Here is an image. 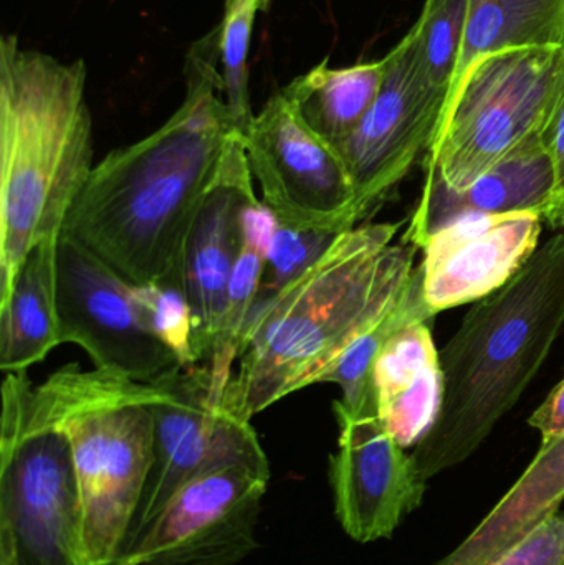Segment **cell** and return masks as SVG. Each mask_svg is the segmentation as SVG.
Instances as JSON below:
<instances>
[{
  "mask_svg": "<svg viewBox=\"0 0 564 565\" xmlns=\"http://www.w3.org/2000/svg\"><path fill=\"white\" fill-rule=\"evenodd\" d=\"M219 40L215 26L189 49L182 105L161 128L96 164L63 224L62 235L129 286L182 275L189 228L238 132L221 98Z\"/></svg>",
  "mask_w": 564,
  "mask_h": 565,
  "instance_id": "1",
  "label": "cell"
},
{
  "mask_svg": "<svg viewBox=\"0 0 564 565\" xmlns=\"http://www.w3.org/2000/svg\"><path fill=\"white\" fill-rule=\"evenodd\" d=\"M403 222L361 224L252 312L222 408L252 422L295 392L323 384L360 335L400 301L419 248L394 245Z\"/></svg>",
  "mask_w": 564,
  "mask_h": 565,
  "instance_id": "2",
  "label": "cell"
},
{
  "mask_svg": "<svg viewBox=\"0 0 564 565\" xmlns=\"http://www.w3.org/2000/svg\"><path fill=\"white\" fill-rule=\"evenodd\" d=\"M564 326V228L503 288L477 301L440 351L444 392L411 451L424 480L472 457L515 407Z\"/></svg>",
  "mask_w": 564,
  "mask_h": 565,
  "instance_id": "3",
  "label": "cell"
},
{
  "mask_svg": "<svg viewBox=\"0 0 564 565\" xmlns=\"http://www.w3.org/2000/svg\"><path fill=\"white\" fill-rule=\"evenodd\" d=\"M83 60L0 39V299L26 255L58 237L93 168Z\"/></svg>",
  "mask_w": 564,
  "mask_h": 565,
  "instance_id": "4",
  "label": "cell"
},
{
  "mask_svg": "<svg viewBox=\"0 0 564 565\" xmlns=\"http://www.w3.org/2000/svg\"><path fill=\"white\" fill-rule=\"evenodd\" d=\"M161 381L68 364L36 385L43 414L72 445L85 565H116L152 465Z\"/></svg>",
  "mask_w": 564,
  "mask_h": 565,
  "instance_id": "5",
  "label": "cell"
},
{
  "mask_svg": "<svg viewBox=\"0 0 564 565\" xmlns=\"http://www.w3.org/2000/svg\"><path fill=\"white\" fill-rule=\"evenodd\" d=\"M0 565H85L72 445L26 372L2 381Z\"/></svg>",
  "mask_w": 564,
  "mask_h": 565,
  "instance_id": "6",
  "label": "cell"
},
{
  "mask_svg": "<svg viewBox=\"0 0 564 565\" xmlns=\"http://www.w3.org/2000/svg\"><path fill=\"white\" fill-rule=\"evenodd\" d=\"M564 82V45L480 60L437 126L424 169L466 189L532 136L545 135Z\"/></svg>",
  "mask_w": 564,
  "mask_h": 565,
  "instance_id": "7",
  "label": "cell"
},
{
  "mask_svg": "<svg viewBox=\"0 0 564 565\" xmlns=\"http://www.w3.org/2000/svg\"><path fill=\"white\" fill-rule=\"evenodd\" d=\"M209 388V369L202 365L162 379L161 394L152 404L151 470L121 557L141 543L169 500L195 478L237 465L270 473L252 422L214 407Z\"/></svg>",
  "mask_w": 564,
  "mask_h": 565,
  "instance_id": "8",
  "label": "cell"
},
{
  "mask_svg": "<svg viewBox=\"0 0 564 565\" xmlns=\"http://www.w3.org/2000/svg\"><path fill=\"white\" fill-rule=\"evenodd\" d=\"M244 142L262 202L278 224L334 235L360 225L343 158L308 126L285 86L255 115Z\"/></svg>",
  "mask_w": 564,
  "mask_h": 565,
  "instance_id": "9",
  "label": "cell"
},
{
  "mask_svg": "<svg viewBox=\"0 0 564 565\" xmlns=\"http://www.w3.org/2000/svg\"><path fill=\"white\" fill-rule=\"evenodd\" d=\"M380 95L357 131L338 148L357 194L358 222L373 215L433 145L447 89L434 79L413 29L386 55Z\"/></svg>",
  "mask_w": 564,
  "mask_h": 565,
  "instance_id": "10",
  "label": "cell"
},
{
  "mask_svg": "<svg viewBox=\"0 0 564 565\" xmlns=\"http://www.w3.org/2000/svg\"><path fill=\"white\" fill-rule=\"evenodd\" d=\"M56 308L62 344L79 345L99 371L152 384L182 369L171 349L141 321L131 286L62 234L56 247Z\"/></svg>",
  "mask_w": 564,
  "mask_h": 565,
  "instance_id": "11",
  "label": "cell"
},
{
  "mask_svg": "<svg viewBox=\"0 0 564 565\" xmlns=\"http://www.w3.org/2000/svg\"><path fill=\"white\" fill-rule=\"evenodd\" d=\"M270 473L228 467L195 478L166 504L118 565H234L257 547Z\"/></svg>",
  "mask_w": 564,
  "mask_h": 565,
  "instance_id": "12",
  "label": "cell"
},
{
  "mask_svg": "<svg viewBox=\"0 0 564 565\" xmlns=\"http://www.w3.org/2000/svg\"><path fill=\"white\" fill-rule=\"evenodd\" d=\"M333 411L340 427L330 458L337 520L357 543L391 540L423 504L427 481L377 415L350 414L338 401Z\"/></svg>",
  "mask_w": 564,
  "mask_h": 565,
  "instance_id": "13",
  "label": "cell"
},
{
  "mask_svg": "<svg viewBox=\"0 0 564 565\" xmlns=\"http://www.w3.org/2000/svg\"><path fill=\"white\" fill-rule=\"evenodd\" d=\"M244 136L234 135L182 248L181 274L188 292L199 362L211 355L228 281L244 248V212L257 201Z\"/></svg>",
  "mask_w": 564,
  "mask_h": 565,
  "instance_id": "14",
  "label": "cell"
},
{
  "mask_svg": "<svg viewBox=\"0 0 564 565\" xmlns=\"http://www.w3.org/2000/svg\"><path fill=\"white\" fill-rule=\"evenodd\" d=\"M539 212L460 218L430 235L424 252V299L434 315L503 288L539 250Z\"/></svg>",
  "mask_w": 564,
  "mask_h": 565,
  "instance_id": "15",
  "label": "cell"
},
{
  "mask_svg": "<svg viewBox=\"0 0 564 565\" xmlns=\"http://www.w3.org/2000/svg\"><path fill=\"white\" fill-rule=\"evenodd\" d=\"M553 185L555 174L543 132L523 141L460 191L447 188L439 172L429 169L403 242L421 248L440 228L477 215L539 212L545 218Z\"/></svg>",
  "mask_w": 564,
  "mask_h": 565,
  "instance_id": "16",
  "label": "cell"
},
{
  "mask_svg": "<svg viewBox=\"0 0 564 565\" xmlns=\"http://www.w3.org/2000/svg\"><path fill=\"white\" fill-rule=\"evenodd\" d=\"M427 322H413L396 332L373 367L377 417L406 450L429 431L443 402L440 352Z\"/></svg>",
  "mask_w": 564,
  "mask_h": 565,
  "instance_id": "17",
  "label": "cell"
},
{
  "mask_svg": "<svg viewBox=\"0 0 564 565\" xmlns=\"http://www.w3.org/2000/svg\"><path fill=\"white\" fill-rule=\"evenodd\" d=\"M563 500L564 435L542 444L539 454L509 493L453 553L436 565L493 563L542 521L558 513Z\"/></svg>",
  "mask_w": 564,
  "mask_h": 565,
  "instance_id": "18",
  "label": "cell"
},
{
  "mask_svg": "<svg viewBox=\"0 0 564 565\" xmlns=\"http://www.w3.org/2000/svg\"><path fill=\"white\" fill-rule=\"evenodd\" d=\"M58 237L46 238L26 255L10 291L0 299L3 374L29 371L62 344L56 308Z\"/></svg>",
  "mask_w": 564,
  "mask_h": 565,
  "instance_id": "19",
  "label": "cell"
},
{
  "mask_svg": "<svg viewBox=\"0 0 564 565\" xmlns=\"http://www.w3.org/2000/svg\"><path fill=\"white\" fill-rule=\"evenodd\" d=\"M563 45L564 0H470L456 73L439 122L480 60L512 50Z\"/></svg>",
  "mask_w": 564,
  "mask_h": 565,
  "instance_id": "20",
  "label": "cell"
},
{
  "mask_svg": "<svg viewBox=\"0 0 564 565\" xmlns=\"http://www.w3.org/2000/svg\"><path fill=\"white\" fill-rule=\"evenodd\" d=\"M386 68V56L344 68H331L324 58L285 88L308 126L338 149L370 111L380 95Z\"/></svg>",
  "mask_w": 564,
  "mask_h": 565,
  "instance_id": "21",
  "label": "cell"
},
{
  "mask_svg": "<svg viewBox=\"0 0 564 565\" xmlns=\"http://www.w3.org/2000/svg\"><path fill=\"white\" fill-rule=\"evenodd\" d=\"M434 316L424 299L423 271L419 267L414 270L396 306L360 335L324 377V382L340 385L343 397L338 402L350 414L377 415L373 392V367L377 355L401 329L413 322L430 321Z\"/></svg>",
  "mask_w": 564,
  "mask_h": 565,
  "instance_id": "22",
  "label": "cell"
},
{
  "mask_svg": "<svg viewBox=\"0 0 564 565\" xmlns=\"http://www.w3.org/2000/svg\"><path fill=\"white\" fill-rule=\"evenodd\" d=\"M265 258H267L265 254L257 248L244 244L235 264L234 274L228 281L227 298L215 329L207 367L209 379H211L209 398L217 408H222L225 391L234 377L232 367L244 349L252 312L260 295Z\"/></svg>",
  "mask_w": 564,
  "mask_h": 565,
  "instance_id": "23",
  "label": "cell"
},
{
  "mask_svg": "<svg viewBox=\"0 0 564 565\" xmlns=\"http://www.w3.org/2000/svg\"><path fill=\"white\" fill-rule=\"evenodd\" d=\"M262 12L260 0H225L221 25L222 96L242 136L254 122L248 89V52L255 17Z\"/></svg>",
  "mask_w": 564,
  "mask_h": 565,
  "instance_id": "24",
  "label": "cell"
},
{
  "mask_svg": "<svg viewBox=\"0 0 564 565\" xmlns=\"http://www.w3.org/2000/svg\"><path fill=\"white\" fill-rule=\"evenodd\" d=\"M132 299L146 328L171 349L184 371L198 367L192 311L182 275L148 286H131Z\"/></svg>",
  "mask_w": 564,
  "mask_h": 565,
  "instance_id": "25",
  "label": "cell"
},
{
  "mask_svg": "<svg viewBox=\"0 0 564 565\" xmlns=\"http://www.w3.org/2000/svg\"><path fill=\"white\" fill-rule=\"evenodd\" d=\"M469 7L470 0H426L416 22L430 73L447 93L456 73Z\"/></svg>",
  "mask_w": 564,
  "mask_h": 565,
  "instance_id": "26",
  "label": "cell"
},
{
  "mask_svg": "<svg viewBox=\"0 0 564 565\" xmlns=\"http://www.w3.org/2000/svg\"><path fill=\"white\" fill-rule=\"evenodd\" d=\"M338 235L297 231V228L278 224L268 248L267 260H265L264 280H262L258 301L272 298L288 282L300 277L328 250Z\"/></svg>",
  "mask_w": 564,
  "mask_h": 565,
  "instance_id": "27",
  "label": "cell"
},
{
  "mask_svg": "<svg viewBox=\"0 0 564 565\" xmlns=\"http://www.w3.org/2000/svg\"><path fill=\"white\" fill-rule=\"evenodd\" d=\"M546 149L552 158L555 185H553L552 201L545 212V221L553 228H564V82L552 118L546 125L545 135Z\"/></svg>",
  "mask_w": 564,
  "mask_h": 565,
  "instance_id": "28",
  "label": "cell"
},
{
  "mask_svg": "<svg viewBox=\"0 0 564 565\" xmlns=\"http://www.w3.org/2000/svg\"><path fill=\"white\" fill-rule=\"evenodd\" d=\"M529 424L542 435V444L564 435V379L533 412Z\"/></svg>",
  "mask_w": 564,
  "mask_h": 565,
  "instance_id": "29",
  "label": "cell"
},
{
  "mask_svg": "<svg viewBox=\"0 0 564 565\" xmlns=\"http://www.w3.org/2000/svg\"><path fill=\"white\" fill-rule=\"evenodd\" d=\"M272 2H274V0H260L262 12H264V10H267L268 7H270Z\"/></svg>",
  "mask_w": 564,
  "mask_h": 565,
  "instance_id": "30",
  "label": "cell"
},
{
  "mask_svg": "<svg viewBox=\"0 0 564 565\" xmlns=\"http://www.w3.org/2000/svg\"><path fill=\"white\" fill-rule=\"evenodd\" d=\"M562 565H564V556H563V563H562Z\"/></svg>",
  "mask_w": 564,
  "mask_h": 565,
  "instance_id": "31",
  "label": "cell"
}]
</instances>
